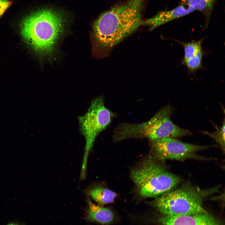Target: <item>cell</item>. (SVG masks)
I'll use <instances>...</instances> for the list:
<instances>
[{
    "label": "cell",
    "instance_id": "1",
    "mask_svg": "<svg viewBox=\"0 0 225 225\" xmlns=\"http://www.w3.org/2000/svg\"><path fill=\"white\" fill-rule=\"evenodd\" d=\"M142 0H130L102 14L94 25L96 44L105 53L143 24L141 14Z\"/></svg>",
    "mask_w": 225,
    "mask_h": 225
},
{
    "label": "cell",
    "instance_id": "2",
    "mask_svg": "<svg viewBox=\"0 0 225 225\" xmlns=\"http://www.w3.org/2000/svg\"><path fill=\"white\" fill-rule=\"evenodd\" d=\"M62 16L52 10L44 8L25 16L20 24L21 35L26 43L38 55H52L63 28Z\"/></svg>",
    "mask_w": 225,
    "mask_h": 225
},
{
    "label": "cell",
    "instance_id": "3",
    "mask_svg": "<svg viewBox=\"0 0 225 225\" xmlns=\"http://www.w3.org/2000/svg\"><path fill=\"white\" fill-rule=\"evenodd\" d=\"M163 163L151 153L131 171V177L142 197L156 198L174 189L179 183V178Z\"/></svg>",
    "mask_w": 225,
    "mask_h": 225
},
{
    "label": "cell",
    "instance_id": "4",
    "mask_svg": "<svg viewBox=\"0 0 225 225\" xmlns=\"http://www.w3.org/2000/svg\"><path fill=\"white\" fill-rule=\"evenodd\" d=\"M173 111L171 105H166L145 122L123 124L119 128L120 137L123 140L145 138L150 140L192 135L190 131L178 126L171 121L170 117Z\"/></svg>",
    "mask_w": 225,
    "mask_h": 225
},
{
    "label": "cell",
    "instance_id": "5",
    "mask_svg": "<svg viewBox=\"0 0 225 225\" xmlns=\"http://www.w3.org/2000/svg\"><path fill=\"white\" fill-rule=\"evenodd\" d=\"M217 190L215 188L200 190L190 186L174 189L155 198L152 207L163 215L176 216L207 212L202 206L208 196Z\"/></svg>",
    "mask_w": 225,
    "mask_h": 225
},
{
    "label": "cell",
    "instance_id": "6",
    "mask_svg": "<svg viewBox=\"0 0 225 225\" xmlns=\"http://www.w3.org/2000/svg\"><path fill=\"white\" fill-rule=\"evenodd\" d=\"M112 117V114L105 106L103 98L99 97L92 101L84 114L78 117L80 130L86 142L81 175L86 174L88 155L96 138L110 123Z\"/></svg>",
    "mask_w": 225,
    "mask_h": 225
},
{
    "label": "cell",
    "instance_id": "7",
    "mask_svg": "<svg viewBox=\"0 0 225 225\" xmlns=\"http://www.w3.org/2000/svg\"><path fill=\"white\" fill-rule=\"evenodd\" d=\"M149 141L151 153L162 163L168 160L201 158L197 154L198 152L217 146V144L202 146L186 143L174 138Z\"/></svg>",
    "mask_w": 225,
    "mask_h": 225
},
{
    "label": "cell",
    "instance_id": "8",
    "mask_svg": "<svg viewBox=\"0 0 225 225\" xmlns=\"http://www.w3.org/2000/svg\"><path fill=\"white\" fill-rule=\"evenodd\" d=\"M164 225H215L222 224V222L207 212L193 214L176 216L162 215L158 219Z\"/></svg>",
    "mask_w": 225,
    "mask_h": 225
},
{
    "label": "cell",
    "instance_id": "9",
    "mask_svg": "<svg viewBox=\"0 0 225 225\" xmlns=\"http://www.w3.org/2000/svg\"><path fill=\"white\" fill-rule=\"evenodd\" d=\"M194 10L191 6L181 4L172 10L159 12L152 18L143 22V24L147 25L151 30H152L161 25L188 15Z\"/></svg>",
    "mask_w": 225,
    "mask_h": 225
},
{
    "label": "cell",
    "instance_id": "10",
    "mask_svg": "<svg viewBox=\"0 0 225 225\" xmlns=\"http://www.w3.org/2000/svg\"><path fill=\"white\" fill-rule=\"evenodd\" d=\"M88 208L85 219L87 221L101 224H109L114 220V214L109 208L103 207L92 202L88 198Z\"/></svg>",
    "mask_w": 225,
    "mask_h": 225
},
{
    "label": "cell",
    "instance_id": "11",
    "mask_svg": "<svg viewBox=\"0 0 225 225\" xmlns=\"http://www.w3.org/2000/svg\"><path fill=\"white\" fill-rule=\"evenodd\" d=\"M86 192L99 205L112 202L117 196L115 192L100 186H95L87 189Z\"/></svg>",
    "mask_w": 225,
    "mask_h": 225
},
{
    "label": "cell",
    "instance_id": "12",
    "mask_svg": "<svg viewBox=\"0 0 225 225\" xmlns=\"http://www.w3.org/2000/svg\"><path fill=\"white\" fill-rule=\"evenodd\" d=\"M217 0H181V4L192 7L201 12L205 19V27L209 23L210 19Z\"/></svg>",
    "mask_w": 225,
    "mask_h": 225
},
{
    "label": "cell",
    "instance_id": "13",
    "mask_svg": "<svg viewBox=\"0 0 225 225\" xmlns=\"http://www.w3.org/2000/svg\"><path fill=\"white\" fill-rule=\"evenodd\" d=\"M175 41L182 45L184 49V56L182 61L187 60L195 55L199 51L202 49V44L203 38L198 41H193L189 42H183L175 40Z\"/></svg>",
    "mask_w": 225,
    "mask_h": 225
},
{
    "label": "cell",
    "instance_id": "14",
    "mask_svg": "<svg viewBox=\"0 0 225 225\" xmlns=\"http://www.w3.org/2000/svg\"><path fill=\"white\" fill-rule=\"evenodd\" d=\"M204 54V52L201 49L189 59L182 61V63L186 67L190 73H194L202 68V58Z\"/></svg>",
    "mask_w": 225,
    "mask_h": 225
},
{
    "label": "cell",
    "instance_id": "15",
    "mask_svg": "<svg viewBox=\"0 0 225 225\" xmlns=\"http://www.w3.org/2000/svg\"><path fill=\"white\" fill-rule=\"evenodd\" d=\"M225 119L223 124L221 127L214 125L216 130L213 132L203 131L202 133L210 137L214 140L219 145L223 152L225 151Z\"/></svg>",
    "mask_w": 225,
    "mask_h": 225
},
{
    "label": "cell",
    "instance_id": "16",
    "mask_svg": "<svg viewBox=\"0 0 225 225\" xmlns=\"http://www.w3.org/2000/svg\"><path fill=\"white\" fill-rule=\"evenodd\" d=\"M12 2V1L7 0H0V18Z\"/></svg>",
    "mask_w": 225,
    "mask_h": 225
},
{
    "label": "cell",
    "instance_id": "17",
    "mask_svg": "<svg viewBox=\"0 0 225 225\" xmlns=\"http://www.w3.org/2000/svg\"><path fill=\"white\" fill-rule=\"evenodd\" d=\"M7 224L12 225H19L20 224V223L16 221H12L9 222Z\"/></svg>",
    "mask_w": 225,
    "mask_h": 225
}]
</instances>
